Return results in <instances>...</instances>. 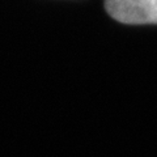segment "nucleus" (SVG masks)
<instances>
[{"mask_svg": "<svg viewBox=\"0 0 157 157\" xmlns=\"http://www.w3.org/2000/svg\"><path fill=\"white\" fill-rule=\"evenodd\" d=\"M105 7L122 24L157 25V0H105Z\"/></svg>", "mask_w": 157, "mask_h": 157, "instance_id": "f257e3e1", "label": "nucleus"}]
</instances>
